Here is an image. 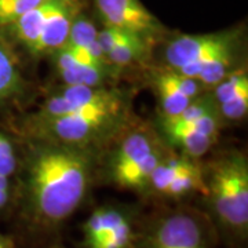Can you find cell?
<instances>
[{"mask_svg": "<svg viewBox=\"0 0 248 248\" xmlns=\"http://www.w3.org/2000/svg\"><path fill=\"white\" fill-rule=\"evenodd\" d=\"M99 157L94 149L22 137L11 214L33 248L54 241L87 203L98 184Z\"/></svg>", "mask_w": 248, "mask_h": 248, "instance_id": "6da1fadb", "label": "cell"}, {"mask_svg": "<svg viewBox=\"0 0 248 248\" xmlns=\"http://www.w3.org/2000/svg\"><path fill=\"white\" fill-rule=\"evenodd\" d=\"M205 192L202 207L219 241L229 248H246L248 241V156L226 148L203 161Z\"/></svg>", "mask_w": 248, "mask_h": 248, "instance_id": "7a4b0ae2", "label": "cell"}, {"mask_svg": "<svg viewBox=\"0 0 248 248\" xmlns=\"http://www.w3.org/2000/svg\"><path fill=\"white\" fill-rule=\"evenodd\" d=\"M161 46V66L197 79L210 90L246 62L243 25L211 33H170Z\"/></svg>", "mask_w": 248, "mask_h": 248, "instance_id": "3957f363", "label": "cell"}, {"mask_svg": "<svg viewBox=\"0 0 248 248\" xmlns=\"http://www.w3.org/2000/svg\"><path fill=\"white\" fill-rule=\"evenodd\" d=\"M134 119V104H127L47 120H29L24 117L19 124V134L21 137L61 142L102 153Z\"/></svg>", "mask_w": 248, "mask_h": 248, "instance_id": "277c9868", "label": "cell"}, {"mask_svg": "<svg viewBox=\"0 0 248 248\" xmlns=\"http://www.w3.org/2000/svg\"><path fill=\"white\" fill-rule=\"evenodd\" d=\"M218 243L203 210L179 203L142 215L133 248H217Z\"/></svg>", "mask_w": 248, "mask_h": 248, "instance_id": "5b68a950", "label": "cell"}, {"mask_svg": "<svg viewBox=\"0 0 248 248\" xmlns=\"http://www.w3.org/2000/svg\"><path fill=\"white\" fill-rule=\"evenodd\" d=\"M142 218L138 205L107 202L81 223L79 248H133Z\"/></svg>", "mask_w": 248, "mask_h": 248, "instance_id": "8992f818", "label": "cell"}, {"mask_svg": "<svg viewBox=\"0 0 248 248\" xmlns=\"http://www.w3.org/2000/svg\"><path fill=\"white\" fill-rule=\"evenodd\" d=\"M125 104H134L133 89L119 84L102 87L61 84L57 86L32 113L25 116V119L47 120Z\"/></svg>", "mask_w": 248, "mask_h": 248, "instance_id": "52a82bcc", "label": "cell"}, {"mask_svg": "<svg viewBox=\"0 0 248 248\" xmlns=\"http://www.w3.org/2000/svg\"><path fill=\"white\" fill-rule=\"evenodd\" d=\"M102 27H113L140 36L153 47L159 46L170 31L141 0H94Z\"/></svg>", "mask_w": 248, "mask_h": 248, "instance_id": "ba28073f", "label": "cell"}, {"mask_svg": "<svg viewBox=\"0 0 248 248\" xmlns=\"http://www.w3.org/2000/svg\"><path fill=\"white\" fill-rule=\"evenodd\" d=\"M148 81L157 101V116L169 119L181 113L192 101L208 90L195 78L166 66H149Z\"/></svg>", "mask_w": 248, "mask_h": 248, "instance_id": "9c48e42d", "label": "cell"}, {"mask_svg": "<svg viewBox=\"0 0 248 248\" xmlns=\"http://www.w3.org/2000/svg\"><path fill=\"white\" fill-rule=\"evenodd\" d=\"M87 9V0H55L53 10L46 21L39 40L31 51V57L40 60L48 58L61 50L68 42L72 24L83 10Z\"/></svg>", "mask_w": 248, "mask_h": 248, "instance_id": "30bf717a", "label": "cell"}, {"mask_svg": "<svg viewBox=\"0 0 248 248\" xmlns=\"http://www.w3.org/2000/svg\"><path fill=\"white\" fill-rule=\"evenodd\" d=\"M48 58L57 76L61 80V84L66 86H115L119 84V79L122 78V75L112 66L91 65L76 60L65 47L51 54Z\"/></svg>", "mask_w": 248, "mask_h": 248, "instance_id": "8fae6325", "label": "cell"}, {"mask_svg": "<svg viewBox=\"0 0 248 248\" xmlns=\"http://www.w3.org/2000/svg\"><path fill=\"white\" fill-rule=\"evenodd\" d=\"M225 124L240 123L248 115L247 63L231 72L208 90Z\"/></svg>", "mask_w": 248, "mask_h": 248, "instance_id": "7c38bea8", "label": "cell"}, {"mask_svg": "<svg viewBox=\"0 0 248 248\" xmlns=\"http://www.w3.org/2000/svg\"><path fill=\"white\" fill-rule=\"evenodd\" d=\"M153 124L163 141L171 149L196 160H202L208 155L219 140L218 135L205 133L195 127H177L156 122H153Z\"/></svg>", "mask_w": 248, "mask_h": 248, "instance_id": "4fadbf2b", "label": "cell"}, {"mask_svg": "<svg viewBox=\"0 0 248 248\" xmlns=\"http://www.w3.org/2000/svg\"><path fill=\"white\" fill-rule=\"evenodd\" d=\"M27 86L16 45L0 29V107L24 97Z\"/></svg>", "mask_w": 248, "mask_h": 248, "instance_id": "5bb4252c", "label": "cell"}, {"mask_svg": "<svg viewBox=\"0 0 248 248\" xmlns=\"http://www.w3.org/2000/svg\"><path fill=\"white\" fill-rule=\"evenodd\" d=\"M153 50L155 47L146 40L140 36L133 35L127 40L108 50L105 57L108 63L120 75H123V72L128 69L148 68L153 58Z\"/></svg>", "mask_w": 248, "mask_h": 248, "instance_id": "9a60e30c", "label": "cell"}, {"mask_svg": "<svg viewBox=\"0 0 248 248\" xmlns=\"http://www.w3.org/2000/svg\"><path fill=\"white\" fill-rule=\"evenodd\" d=\"M98 32H99V28L97 27V22L86 13V10H83L79 16L75 18L69 36H68V42H66L65 46L87 48L94 54V57L97 58L98 61L109 65L105 54H104L101 46L98 43Z\"/></svg>", "mask_w": 248, "mask_h": 248, "instance_id": "2e32d148", "label": "cell"}, {"mask_svg": "<svg viewBox=\"0 0 248 248\" xmlns=\"http://www.w3.org/2000/svg\"><path fill=\"white\" fill-rule=\"evenodd\" d=\"M19 166V143L0 130V175L16 177Z\"/></svg>", "mask_w": 248, "mask_h": 248, "instance_id": "e0dca14e", "label": "cell"}, {"mask_svg": "<svg viewBox=\"0 0 248 248\" xmlns=\"http://www.w3.org/2000/svg\"><path fill=\"white\" fill-rule=\"evenodd\" d=\"M46 0H0V29Z\"/></svg>", "mask_w": 248, "mask_h": 248, "instance_id": "ac0fdd59", "label": "cell"}, {"mask_svg": "<svg viewBox=\"0 0 248 248\" xmlns=\"http://www.w3.org/2000/svg\"><path fill=\"white\" fill-rule=\"evenodd\" d=\"M14 179L0 175V215L11 214L14 205Z\"/></svg>", "mask_w": 248, "mask_h": 248, "instance_id": "d6986e66", "label": "cell"}, {"mask_svg": "<svg viewBox=\"0 0 248 248\" xmlns=\"http://www.w3.org/2000/svg\"><path fill=\"white\" fill-rule=\"evenodd\" d=\"M0 248H18L16 237L0 232Z\"/></svg>", "mask_w": 248, "mask_h": 248, "instance_id": "ffe728a7", "label": "cell"}, {"mask_svg": "<svg viewBox=\"0 0 248 248\" xmlns=\"http://www.w3.org/2000/svg\"><path fill=\"white\" fill-rule=\"evenodd\" d=\"M37 248H66L62 246L60 241H50V243H47V244H43V246H40V247Z\"/></svg>", "mask_w": 248, "mask_h": 248, "instance_id": "44dd1931", "label": "cell"}]
</instances>
